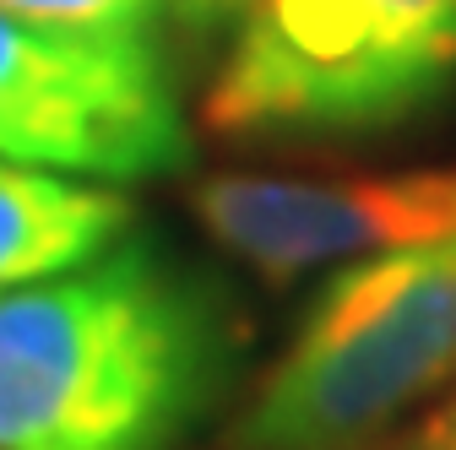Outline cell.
<instances>
[{"label":"cell","instance_id":"1","mask_svg":"<svg viewBox=\"0 0 456 450\" xmlns=\"http://www.w3.org/2000/svg\"><path fill=\"white\" fill-rule=\"evenodd\" d=\"M245 325L147 234L0 293V450H180L228 402Z\"/></svg>","mask_w":456,"mask_h":450},{"label":"cell","instance_id":"2","mask_svg":"<svg viewBox=\"0 0 456 450\" xmlns=\"http://www.w3.org/2000/svg\"><path fill=\"white\" fill-rule=\"evenodd\" d=\"M456 385V234L337 266L223 450H364Z\"/></svg>","mask_w":456,"mask_h":450},{"label":"cell","instance_id":"3","mask_svg":"<svg viewBox=\"0 0 456 450\" xmlns=\"http://www.w3.org/2000/svg\"><path fill=\"white\" fill-rule=\"evenodd\" d=\"M456 87V0H250L212 76L228 141L391 131Z\"/></svg>","mask_w":456,"mask_h":450},{"label":"cell","instance_id":"4","mask_svg":"<svg viewBox=\"0 0 456 450\" xmlns=\"http://www.w3.org/2000/svg\"><path fill=\"white\" fill-rule=\"evenodd\" d=\"M0 157L120 185L185 168L191 125L158 38L0 12Z\"/></svg>","mask_w":456,"mask_h":450},{"label":"cell","instance_id":"5","mask_svg":"<svg viewBox=\"0 0 456 450\" xmlns=\"http://www.w3.org/2000/svg\"><path fill=\"white\" fill-rule=\"evenodd\" d=\"M191 212L217 250L282 288L321 266L456 234V163L337 180L212 174L191 190Z\"/></svg>","mask_w":456,"mask_h":450},{"label":"cell","instance_id":"6","mask_svg":"<svg viewBox=\"0 0 456 450\" xmlns=\"http://www.w3.org/2000/svg\"><path fill=\"white\" fill-rule=\"evenodd\" d=\"M131 222L136 206L120 190L0 163V293L103 255Z\"/></svg>","mask_w":456,"mask_h":450},{"label":"cell","instance_id":"7","mask_svg":"<svg viewBox=\"0 0 456 450\" xmlns=\"http://www.w3.org/2000/svg\"><path fill=\"white\" fill-rule=\"evenodd\" d=\"M168 0H0V12L49 22V28H77V33H131L158 38Z\"/></svg>","mask_w":456,"mask_h":450},{"label":"cell","instance_id":"8","mask_svg":"<svg viewBox=\"0 0 456 450\" xmlns=\"http://www.w3.org/2000/svg\"><path fill=\"white\" fill-rule=\"evenodd\" d=\"M364 450H456L451 439H440L429 423H413L408 434H396V439H375V445H364Z\"/></svg>","mask_w":456,"mask_h":450},{"label":"cell","instance_id":"9","mask_svg":"<svg viewBox=\"0 0 456 450\" xmlns=\"http://www.w3.org/2000/svg\"><path fill=\"white\" fill-rule=\"evenodd\" d=\"M424 423H429L440 439H451V445H456V385H451V397H445V402H440V407H435Z\"/></svg>","mask_w":456,"mask_h":450},{"label":"cell","instance_id":"10","mask_svg":"<svg viewBox=\"0 0 456 450\" xmlns=\"http://www.w3.org/2000/svg\"><path fill=\"white\" fill-rule=\"evenodd\" d=\"M191 12H201V17H217V12H228V6H240V0H185Z\"/></svg>","mask_w":456,"mask_h":450}]
</instances>
